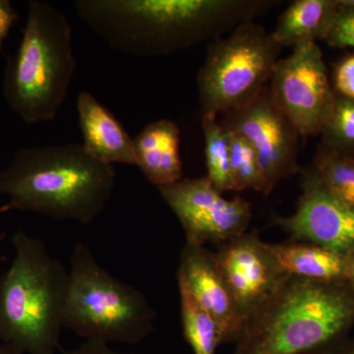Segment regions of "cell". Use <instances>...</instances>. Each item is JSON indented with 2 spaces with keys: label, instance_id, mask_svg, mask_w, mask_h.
I'll return each mask as SVG.
<instances>
[{
  "label": "cell",
  "instance_id": "4316f807",
  "mask_svg": "<svg viewBox=\"0 0 354 354\" xmlns=\"http://www.w3.org/2000/svg\"><path fill=\"white\" fill-rule=\"evenodd\" d=\"M333 354H354V339H348L341 348H337Z\"/></svg>",
  "mask_w": 354,
  "mask_h": 354
},
{
  "label": "cell",
  "instance_id": "484cf974",
  "mask_svg": "<svg viewBox=\"0 0 354 354\" xmlns=\"http://www.w3.org/2000/svg\"><path fill=\"white\" fill-rule=\"evenodd\" d=\"M64 354H132L120 353L102 342L86 341L81 346L65 351Z\"/></svg>",
  "mask_w": 354,
  "mask_h": 354
},
{
  "label": "cell",
  "instance_id": "2e32d148",
  "mask_svg": "<svg viewBox=\"0 0 354 354\" xmlns=\"http://www.w3.org/2000/svg\"><path fill=\"white\" fill-rule=\"evenodd\" d=\"M268 245L286 277L324 283L348 281V256L310 242Z\"/></svg>",
  "mask_w": 354,
  "mask_h": 354
},
{
  "label": "cell",
  "instance_id": "9a60e30c",
  "mask_svg": "<svg viewBox=\"0 0 354 354\" xmlns=\"http://www.w3.org/2000/svg\"><path fill=\"white\" fill-rule=\"evenodd\" d=\"M133 139L136 167L158 189L183 178L180 129L174 121H153Z\"/></svg>",
  "mask_w": 354,
  "mask_h": 354
},
{
  "label": "cell",
  "instance_id": "277c9868",
  "mask_svg": "<svg viewBox=\"0 0 354 354\" xmlns=\"http://www.w3.org/2000/svg\"><path fill=\"white\" fill-rule=\"evenodd\" d=\"M0 276V342L22 354H55L64 329L68 270L24 230Z\"/></svg>",
  "mask_w": 354,
  "mask_h": 354
},
{
  "label": "cell",
  "instance_id": "52a82bcc",
  "mask_svg": "<svg viewBox=\"0 0 354 354\" xmlns=\"http://www.w3.org/2000/svg\"><path fill=\"white\" fill-rule=\"evenodd\" d=\"M281 50L254 21L211 41L197 75L202 116L225 115L252 102L269 85Z\"/></svg>",
  "mask_w": 354,
  "mask_h": 354
},
{
  "label": "cell",
  "instance_id": "5bb4252c",
  "mask_svg": "<svg viewBox=\"0 0 354 354\" xmlns=\"http://www.w3.org/2000/svg\"><path fill=\"white\" fill-rule=\"evenodd\" d=\"M84 149L104 164L137 165L134 139L109 109L88 92L77 97Z\"/></svg>",
  "mask_w": 354,
  "mask_h": 354
},
{
  "label": "cell",
  "instance_id": "e0dca14e",
  "mask_svg": "<svg viewBox=\"0 0 354 354\" xmlns=\"http://www.w3.org/2000/svg\"><path fill=\"white\" fill-rule=\"evenodd\" d=\"M337 7V0H295L279 16L271 32L272 38L281 48L292 50L325 41Z\"/></svg>",
  "mask_w": 354,
  "mask_h": 354
},
{
  "label": "cell",
  "instance_id": "30bf717a",
  "mask_svg": "<svg viewBox=\"0 0 354 354\" xmlns=\"http://www.w3.org/2000/svg\"><path fill=\"white\" fill-rule=\"evenodd\" d=\"M221 124L246 140L257 156L264 177V195L283 179L300 172V136L272 102L269 88L246 106L223 115Z\"/></svg>",
  "mask_w": 354,
  "mask_h": 354
},
{
  "label": "cell",
  "instance_id": "4fadbf2b",
  "mask_svg": "<svg viewBox=\"0 0 354 354\" xmlns=\"http://www.w3.org/2000/svg\"><path fill=\"white\" fill-rule=\"evenodd\" d=\"M177 283L213 317L221 330L223 344L236 342L244 321L232 291L221 272L215 254L205 246L186 242L180 254Z\"/></svg>",
  "mask_w": 354,
  "mask_h": 354
},
{
  "label": "cell",
  "instance_id": "9c48e42d",
  "mask_svg": "<svg viewBox=\"0 0 354 354\" xmlns=\"http://www.w3.org/2000/svg\"><path fill=\"white\" fill-rule=\"evenodd\" d=\"M158 191L181 223L186 242L196 245L232 241L245 234L252 218L250 203L223 197L207 176L183 178Z\"/></svg>",
  "mask_w": 354,
  "mask_h": 354
},
{
  "label": "cell",
  "instance_id": "603a6c76",
  "mask_svg": "<svg viewBox=\"0 0 354 354\" xmlns=\"http://www.w3.org/2000/svg\"><path fill=\"white\" fill-rule=\"evenodd\" d=\"M339 7L325 41L337 48H354V0H337Z\"/></svg>",
  "mask_w": 354,
  "mask_h": 354
},
{
  "label": "cell",
  "instance_id": "5b68a950",
  "mask_svg": "<svg viewBox=\"0 0 354 354\" xmlns=\"http://www.w3.org/2000/svg\"><path fill=\"white\" fill-rule=\"evenodd\" d=\"M76 66L66 16L48 2L30 1L22 39L4 74L8 106L25 122L53 121L66 99Z\"/></svg>",
  "mask_w": 354,
  "mask_h": 354
},
{
  "label": "cell",
  "instance_id": "f1b7e54d",
  "mask_svg": "<svg viewBox=\"0 0 354 354\" xmlns=\"http://www.w3.org/2000/svg\"><path fill=\"white\" fill-rule=\"evenodd\" d=\"M0 354H22L19 351H16L11 346H6L4 344H0Z\"/></svg>",
  "mask_w": 354,
  "mask_h": 354
},
{
  "label": "cell",
  "instance_id": "6da1fadb",
  "mask_svg": "<svg viewBox=\"0 0 354 354\" xmlns=\"http://www.w3.org/2000/svg\"><path fill=\"white\" fill-rule=\"evenodd\" d=\"M278 2L272 0H79L77 15L113 50L172 55L223 38Z\"/></svg>",
  "mask_w": 354,
  "mask_h": 354
},
{
  "label": "cell",
  "instance_id": "83f0119b",
  "mask_svg": "<svg viewBox=\"0 0 354 354\" xmlns=\"http://www.w3.org/2000/svg\"><path fill=\"white\" fill-rule=\"evenodd\" d=\"M348 283L354 288V254L348 256Z\"/></svg>",
  "mask_w": 354,
  "mask_h": 354
},
{
  "label": "cell",
  "instance_id": "ba28073f",
  "mask_svg": "<svg viewBox=\"0 0 354 354\" xmlns=\"http://www.w3.org/2000/svg\"><path fill=\"white\" fill-rule=\"evenodd\" d=\"M268 88L300 138L321 134L334 108L335 93L318 44H302L279 59Z\"/></svg>",
  "mask_w": 354,
  "mask_h": 354
},
{
  "label": "cell",
  "instance_id": "7c38bea8",
  "mask_svg": "<svg viewBox=\"0 0 354 354\" xmlns=\"http://www.w3.org/2000/svg\"><path fill=\"white\" fill-rule=\"evenodd\" d=\"M214 254L244 321L290 278L256 232L221 244Z\"/></svg>",
  "mask_w": 354,
  "mask_h": 354
},
{
  "label": "cell",
  "instance_id": "7a4b0ae2",
  "mask_svg": "<svg viewBox=\"0 0 354 354\" xmlns=\"http://www.w3.org/2000/svg\"><path fill=\"white\" fill-rule=\"evenodd\" d=\"M115 185L113 165L95 160L82 144L22 149L0 171L2 211L18 209L90 225L106 209Z\"/></svg>",
  "mask_w": 354,
  "mask_h": 354
},
{
  "label": "cell",
  "instance_id": "8992f818",
  "mask_svg": "<svg viewBox=\"0 0 354 354\" xmlns=\"http://www.w3.org/2000/svg\"><path fill=\"white\" fill-rule=\"evenodd\" d=\"M69 263L64 329L109 344H137L149 337L156 311L141 291L102 268L83 242H77Z\"/></svg>",
  "mask_w": 354,
  "mask_h": 354
},
{
  "label": "cell",
  "instance_id": "7402d4cb",
  "mask_svg": "<svg viewBox=\"0 0 354 354\" xmlns=\"http://www.w3.org/2000/svg\"><path fill=\"white\" fill-rule=\"evenodd\" d=\"M228 131L230 132V169L234 191L253 189L264 194V177L257 156L246 140L236 133Z\"/></svg>",
  "mask_w": 354,
  "mask_h": 354
},
{
  "label": "cell",
  "instance_id": "3957f363",
  "mask_svg": "<svg viewBox=\"0 0 354 354\" xmlns=\"http://www.w3.org/2000/svg\"><path fill=\"white\" fill-rule=\"evenodd\" d=\"M354 327V288L290 277L244 324L234 354H333Z\"/></svg>",
  "mask_w": 354,
  "mask_h": 354
},
{
  "label": "cell",
  "instance_id": "ffe728a7",
  "mask_svg": "<svg viewBox=\"0 0 354 354\" xmlns=\"http://www.w3.org/2000/svg\"><path fill=\"white\" fill-rule=\"evenodd\" d=\"M312 167L328 188L354 209V160L319 147Z\"/></svg>",
  "mask_w": 354,
  "mask_h": 354
},
{
  "label": "cell",
  "instance_id": "d4e9b609",
  "mask_svg": "<svg viewBox=\"0 0 354 354\" xmlns=\"http://www.w3.org/2000/svg\"><path fill=\"white\" fill-rule=\"evenodd\" d=\"M19 15L9 0H0V50Z\"/></svg>",
  "mask_w": 354,
  "mask_h": 354
},
{
  "label": "cell",
  "instance_id": "44dd1931",
  "mask_svg": "<svg viewBox=\"0 0 354 354\" xmlns=\"http://www.w3.org/2000/svg\"><path fill=\"white\" fill-rule=\"evenodd\" d=\"M322 145L354 160V101L335 94L334 108L324 127Z\"/></svg>",
  "mask_w": 354,
  "mask_h": 354
},
{
  "label": "cell",
  "instance_id": "8fae6325",
  "mask_svg": "<svg viewBox=\"0 0 354 354\" xmlns=\"http://www.w3.org/2000/svg\"><path fill=\"white\" fill-rule=\"evenodd\" d=\"M297 211L276 216L274 225L292 241L310 242L351 256L354 254V209L326 186L312 165L302 169Z\"/></svg>",
  "mask_w": 354,
  "mask_h": 354
},
{
  "label": "cell",
  "instance_id": "f546056e",
  "mask_svg": "<svg viewBox=\"0 0 354 354\" xmlns=\"http://www.w3.org/2000/svg\"><path fill=\"white\" fill-rule=\"evenodd\" d=\"M0 259H1V257H0Z\"/></svg>",
  "mask_w": 354,
  "mask_h": 354
},
{
  "label": "cell",
  "instance_id": "ac0fdd59",
  "mask_svg": "<svg viewBox=\"0 0 354 354\" xmlns=\"http://www.w3.org/2000/svg\"><path fill=\"white\" fill-rule=\"evenodd\" d=\"M181 325L193 354H216L223 344L221 330L214 320L183 285L178 283Z\"/></svg>",
  "mask_w": 354,
  "mask_h": 354
},
{
  "label": "cell",
  "instance_id": "d6986e66",
  "mask_svg": "<svg viewBox=\"0 0 354 354\" xmlns=\"http://www.w3.org/2000/svg\"><path fill=\"white\" fill-rule=\"evenodd\" d=\"M207 177L221 192L234 191L230 169V132L218 118L202 116Z\"/></svg>",
  "mask_w": 354,
  "mask_h": 354
},
{
  "label": "cell",
  "instance_id": "cb8c5ba5",
  "mask_svg": "<svg viewBox=\"0 0 354 354\" xmlns=\"http://www.w3.org/2000/svg\"><path fill=\"white\" fill-rule=\"evenodd\" d=\"M332 85L335 94L354 101V53L335 65Z\"/></svg>",
  "mask_w": 354,
  "mask_h": 354
}]
</instances>
